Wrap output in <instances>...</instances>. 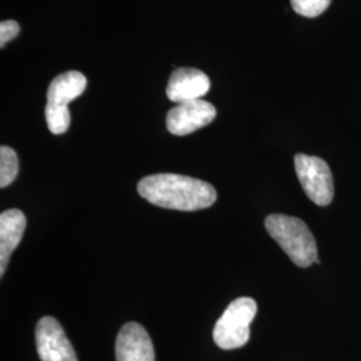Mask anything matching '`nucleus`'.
Here are the masks:
<instances>
[{"mask_svg":"<svg viewBox=\"0 0 361 361\" xmlns=\"http://www.w3.org/2000/svg\"><path fill=\"white\" fill-rule=\"evenodd\" d=\"M137 190L155 207L182 212L207 209L217 200V192L210 183L171 173L145 177L138 182Z\"/></svg>","mask_w":361,"mask_h":361,"instance_id":"1","label":"nucleus"},{"mask_svg":"<svg viewBox=\"0 0 361 361\" xmlns=\"http://www.w3.org/2000/svg\"><path fill=\"white\" fill-rule=\"evenodd\" d=\"M265 228L297 267L308 268L314 262H320L316 240L302 219L271 214L265 219Z\"/></svg>","mask_w":361,"mask_h":361,"instance_id":"2","label":"nucleus"},{"mask_svg":"<svg viewBox=\"0 0 361 361\" xmlns=\"http://www.w3.org/2000/svg\"><path fill=\"white\" fill-rule=\"evenodd\" d=\"M257 313V304L250 297L235 298L222 313L213 329V340L221 349L244 347L250 337V324Z\"/></svg>","mask_w":361,"mask_h":361,"instance_id":"3","label":"nucleus"},{"mask_svg":"<svg viewBox=\"0 0 361 361\" xmlns=\"http://www.w3.org/2000/svg\"><path fill=\"white\" fill-rule=\"evenodd\" d=\"M295 168L297 178L310 201L319 207H328L335 195L334 176L328 164L319 157L297 154Z\"/></svg>","mask_w":361,"mask_h":361,"instance_id":"4","label":"nucleus"},{"mask_svg":"<svg viewBox=\"0 0 361 361\" xmlns=\"http://www.w3.org/2000/svg\"><path fill=\"white\" fill-rule=\"evenodd\" d=\"M37 350L42 361H78L62 325L51 316L42 317L35 329Z\"/></svg>","mask_w":361,"mask_h":361,"instance_id":"5","label":"nucleus"},{"mask_svg":"<svg viewBox=\"0 0 361 361\" xmlns=\"http://www.w3.org/2000/svg\"><path fill=\"white\" fill-rule=\"evenodd\" d=\"M217 116V110L204 99L188 101L174 106L166 116V128L173 135H188L205 128Z\"/></svg>","mask_w":361,"mask_h":361,"instance_id":"6","label":"nucleus"},{"mask_svg":"<svg viewBox=\"0 0 361 361\" xmlns=\"http://www.w3.org/2000/svg\"><path fill=\"white\" fill-rule=\"evenodd\" d=\"M116 361H155L152 338L141 324H125L116 340Z\"/></svg>","mask_w":361,"mask_h":361,"instance_id":"7","label":"nucleus"},{"mask_svg":"<svg viewBox=\"0 0 361 361\" xmlns=\"http://www.w3.org/2000/svg\"><path fill=\"white\" fill-rule=\"evenodd\" d=\"M210 90V79L197 68L180 67L173 71L169 79L166 95L171 102L182 104L201 99Z\"/></svg>","mask_w":361,"mask_h":361,"instance_id":"8","label":"nucleus"},{"mask_svg":"<svg viewBox=\"0 0 361 361\" xmlns=\"http://www.w3.org/2000/svg\"><path fill=\"white\" fill-rule=\"evenodd\" d=\"M27 219L22 210L8 209L0 214V276H4L10 257L20 244Z\"/></svg>","mask_w":361,"mask_h":361,"instance_id":"9","label":"nucleus"},{"mask_svg":"<svg viewBox=\"0 0 361 361\" xmlns=\"http://www.w3.org/2000/svg\"><path fill=\"white\" fill-rule=\"evenodd\" d=\"M87 86V79L79 71H67L52 79L47 90V104L67 106L80 97Z\"/></svg>","mask_w":361,"mask_h":361,"instance_id":"10","label":"nucleus"},{"mask_svg":"<svg viewBox=\"0 0 361 361\" xmlns=\"http://www.w3.org/2000/svg\"><path fill=\"white\" fill-rule=\"evenodd\" d=\"M46 122L47 128L55 135L65 134L71 123V114L67 106H58V104H46Z\"/></svg>","mask_w":361,"mask_h":361,"instance_id":"11","label":"nucleus"},{"mask_svg":"<svg viewBox=\"0 0 361 361\" xmlns=\"http://www.w3.org/2000/svg\"><path fill=\"white\" fill-rule=\"evenodd\" d=\"M19 171L18 155L8 146L0 147V188L13 183Z\"/></svg>","mask_w":361,"mask_h":361,"instance_id":"12","label":"nucleus"},{"mask_svg":"<svg viewBox=\"0 0 361 361\" xmlns=\"http://www.w3.org/2000/svg\"><path fill=\"white\" fill-rule=\"evenodd\" d=\"M332 0H290L295 13L305 18H317L328 10Z\"/></svg>","mask_w":361,"mask_h":361,"instance_id":"13","label":"nucleus"},{"mask_svg":"<svg viewBox=\"0 0 361 361\" xmlns=\"http://www.w3.org/2000/svg\"><path fill=\"white\" fill-rule=\"evenodd\" d=\"M20 31V26L15 20H3L0 23V46L4 47L6 43L18 37Z\"/></svg>","mask_w":361,"mask_h":361,"instance_id":"14","label":"nucleus"}]
</instances>
